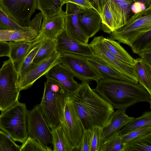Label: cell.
<instances>
[{
	"label": "cell",
	"mask_w": 151,
	"mask_h": 151,
	"mask_svg": "<svg viewBox=\"0 0 151 151\" xmlns=\"http://www.w3.org/2000/svg\"><path fill=\"white\" fill-rule=\"evenodd\" d=\"M70 97L84 130L102 127L114 111L111 106L86 82H82Z\"/></svg>",
	"instance_id": "obj_1"
},
{
	"label": "cell",
	"mask_w": 151,
	"mask_h": 151,
	"mask_svg": "<svg viewBox=\"0 0 151 151\" xmlns=\"http://www.w3.org/2000/svg\"><path fill=\"white\" fill-rule=\"evenodd\" d=\"M38 33V31L28 26L24 30H13L8 38V41H23L33 42Z\"/></svg>",
	"instance_id": "obj_31"
},
{
	"label": "cell",
	"mask_w": 151,
	"mask_h": 151,
	"mask_svg": "<svg viewBox=\"0 0 151 151\" xmlns=\"http://www.w3.org/2000/svg\"><path fill=\"white\" fill-rule=\"evenodd\" d=\"M63 6L62 0H37V9L40 10L43 18L60 13Z\"/></svg>",
	"instance_id": "obj_25"
},
{
	"label": "cell",
	"mask_w": 151,
	"mask_h": 151,
	"mask_svg": "<svg viewBox=\"0 0 151 151\" xmlns=\"http://www.w3.org/2000/svg\"><path fill=\"white\" fill-rule=\"evenodd\" d=\"M47 79L39 105L44 119L52 129L62 123L66 100L71 93L57 81Z\"/></svg>",
	"instance_id": "obj_3"
},
{
	"label": "cell",
	"mask_w": 151,
	"mask_h": 151,
	"mask_svg": "<svg viewBox=\"0 0 151 151\" xmlns=\"http://www.w3.org/2000/svg\"><path fill=\"white\" fill-rule=\"evenodd\" d=\"M33 42L23 41H9V58L18 72L23 61Z\"/></svg>",
	"instance_id": "obj_22"
},
{
	"label": "cell",
	"mask_w": 151,
	"mask_h": 151,
	"mask_svg": "<svg viewBox=\"0 0 151 151\" xmlns=\"http://www.w3.org/2000/svg\"><path fill=\"white\" fill-rule=\"evenodd\" d=\"M151 132V125H147L135 129L126 134L121 135L126 144L130 141Z\"/></svg>",
	"instance_id": "obj_36"
},
{
	"label": "cell",
	"mask_w": 151,
	"mask_h": 151,
	"mask_svg": "<svg viewBox=\"0 0 151 151\" xmlns=\"http://www.w3.org/2000/svg\"><path fill=\"white\" fill-rule=\"evenodd\" d=\"M62 123L70 141L75 148L79 150L84 130L70 95L66 100Z\"/></svg>",
	"instance_id": "obj_12"
},
{
	"label": "cell",
	"mask_w": 151,
	"mask_h": 151,
	"mask_svg": "<svg viewBox=\"0 0 151 151\" xmlns=\"http://www.w3.org/2000/svg\"><path fill=\"white\" fill-rule=\"evenodd\" d=\"M146 8L145 6L143 4L138 2H135L132 5L131 9L132 12L135 14L142 11Z\"/></svg>",
	"instance_id": "obj_42"
},
{
	"label": "cell",
	"mask_w": 151,
	"mask_h": 151,
	"mask_svg": "<svg viewBox=\"0 0 151 151\" xmlns=\"http://www.w3.org/2000/svg\"><path fill=\"white\" fill-rule=\"evenodd\" d=\"M130 47L134 53L139 55L145 50H151V30L136 38L132 43Z\"/></svg>",
	"instance_id": "obj_30"
},
{
	"label": "cell",
	"mask_w": 151,
	"mask_h": 151,
	"mask_svg": "<svg viewBox=\"0 0 151 151\" xmlns=\"http://www.w3.org/2000/svg\"><path fill=\"white\" fill-rule=\"evenodd\" d=\"M60 63L65 66L82 82H97L101 79L98 72L88 62L87 57L69 53L60 54Z\"/></svg>",
	"instance_id": "obj_8"
},
{
	"label": "cell",
	"mask_w": 151,
	"mask_h": 151,
	"mask_svg": "<svg viewBox=\"0 0 151 151\" xmlns=\"http://www.w3.org/2000/svg\"><path fill=\"white\" fill-rule=\"evenodd\" d=\"M0 69V110L4 111L18 101L20 91L17 87L18 73L9 58Z\"/></svg>",
	"instance_id": "obj_7"
},
{
	"label": "cell",
	"mask_w": 151,
	"mask_h": 151,
	"mask_svg": "<svg viewBox=\"0 0 151 151\" xmlns=\"http://www.w3.org/2000/svg\"><path fill=\"white\" fill-rule=\"evenodd\" d=\"M21 146L20 151H52L51 148L45 146L35 139L28 136L25 142Z\"/></svg>",
	"instance_id": "obj_34"
},
{
	"label": "cell",
	"mask_w": 151,
	"mask_h": 151,
	"mask_svg": "<svg viewBox=\"0 0 151 151\" xmlns=\"http://www.w3.org/2000/svg\"><path fill=\"white\" fill-rule=\"evenodd\" d=\"M135 2H138L144 4L146 8L151 6V0H135Z\"/></svg>",
	"instance_id": "obj_45"
},
{
	"label": "cell",
	"mask_w": 151,
	"mask_h": 151,
	"mask_svg": "<svg viewBox=\"0 0 151 151\" xmlns=\"http://www.w3.org/2000/svg\"><path fill=\"white\" fill-rule=\"evenodd\" d=\"M63 5L67 3H71L81 7L94 9L88 0H62Z\"/></svg>",
	"instance_id": "obj_40"
},
{
	"label": "cell",
	"mask_w": 151,
	"mask_h": 151,
	"mask_svg": "<svg viewBox=\"0 0 151 151\" xmlns=\"http://www.w3.org/2000/svg\"><path fill=\"white\" fill-rule=\"evenodd\" d=\"M51 129L54 151H72L75 148L65 130L62 123Z\"/></svg>",
	"instance_id": "obj_21"
},
{
	"label": "cell",
	"mask_w": 151,
	"mask_h": 151,
	"mask_svg": "<svg viewBox=\"0 0 151 151\" xmlns=\"http://www.w3.org/2000/svg\"><path fill=\"white\" fill-rule=\"evenodd\" d=\"M56 46V40H45L37 52L32 63H39L57 52Z\"/></svg>",
	"instance_id": "obj_28"
},
{
	"label": "cell",
	"mask_w": 151,
	"mask_h": 151,
	"mask_svg": "<svg viewBox=\"0 0 151 151\" xmlns=\"http://www.w3.org/2000/svg\"><path fill=\"white\" fill-rule=\"evenodd\" d=\"M126 109H118L114 111L107 122L102 127V137L104 143L116 135L121 129L134 119L126 114Z\"/></svg>",
	"instance_id": "obj_17"
},
{
	"label": "cell",
	"mask_w": 151,
	"mask_h": 151,
	"mask_svg": "<svg viewBox=\"0 0 151 151\" xmlns=\"http://www.w3.org/2000/svg\"><path fill=\"white\" fill-rule=\"evenodd\" d=\"M92 136V129L84 130L79 150L90 151Z\"/></svg>",
	"instance_id": "obj_38"
},
{
	"label": "cell",
	"mask_w": 151,
	"mask_h": 151,
	"mask_svg": "<svg viewBox=\"0 0 151 151\" xmlns=\"http://www.w3.org/2000/svg\"><path fill=\"white\" fill-rule=\"evenodd\" d=\"M88 62L99 73L101 79L110 78L136 83L133 80L122 74L99 58L94 56L87 57Z\"/></svg>",
	"instance_id": "obj_20"
},
{
	"label": "cell",
	"mask_w": 151,
	"mask_h": 151,
	"mask_svg": "<svg viewBox=\"0 0 151 151\" xmlns=\"http://www.w3.org/2000/svg\"><path fill=\"white\" fill-rule=\"evenodd\" d=\"M139 55L140 58L151 65V50H145Z\"/></svg>",
	"instance_id": "obj_43"
},
{
	"label": "cell",
	"mask_w": 151,
	"mask_h": 151,
	"mask_svg": "<svg viewBox=\"0 0 151 151\" xmlns=\"http://www.w3.org/2000/svg\"><path fill=\"white\" fill-rule=\"evenodd\" d=\"M102 19L101 29L110 33L125 24L131 17L135 0H88Z\"/></svg>",
	"instance_id": "obj_4"
},
{
	"label": "cell",
	"mask_w": 151,
	"mask_h": 151,
	"mask_svg": "<svg viewBox=\"0 0 151 151\" xmlns=\"http://www.w3.org/2000/svg\"><path fill=\"white\" fill-rule=\"evenodd\" d=\"M151 151V132L127 143L124 151Z\"/></svg>",
	"instance_id": "obj_26"
},
{
	"label": "cell",
	"mask_w": 151,
	"mask_h": 151,
	"mask_svg": "<svg viewBox=\"0 0 151 151\" xmlns=\"http://www.w3.org/2000/svg\"><path fill=\"white\" fill-rule=\"evenodd\" d=\"M27 109L18 101L0 114V129L14 141L23 143L28 137Z\"/></svg>",
	"instance_id": "obj_5"
},
{
	"label": "cell",
	"mask_w": 151,
	"mask_h": 151,
	"mask_svg": "<svg viewBox=\"0 0 151 151\" xmlns=\"http://www.w3.org/2000/svg\"><path fill=\"white\" fill-rule=\"evenodd\" d=\"M134 67L138 82L151 95V65L138 58L135 59Z\"/></svg>",
	"instance_id": "obj_23"
},
{
	"label": "cell",
	"mask_w": 151,
	"mask_h": 151,
	"mask_svg": "<svg viewBox=\"0 0 151 151\" xmlns=\"http://www.w3.org/2000/svg\"><path fill=\"white\" fill-rule=\"evenodd\" d=\"M13 30H0V40L8 41V37Z\"/></svg>",
	"instance_id": "obj_44"
},
{
	"label": "cell",
	"mask_w": 151,
	"mask_h": 151,
	"mask_svg": "<svg viewBox=\"0 0 151 151\" xmlns=\"http://www.w3.org/2000/svg\"><path fill=\"white\" fill-rule=\"evenodd\" d=\"M9 42L0 40V57H9Z\"/></svg>",
	"instance_id": "obj_41"
},
{
	"label": "cell",
	"mask_w": 151,
	"mask_h": 151,
	"mask_svg": "<svg viewBox=\"0 0 151 151\" xmlns=\"http://www.w3.org/2000/svg\"><path fill=\"white\" fill-rule=\"evenodd\" d=\"M93 136L90 151H101L104 142L102 137V127L92 129Z\"/></svg>",
	"instance_id": "obj_37"
},
{
	"label": "cell",
	"mask_w": 151,
	"mask_h": 151,
	"mask_svg": "<svg viewBox=\"0 0 151 151\" xmlns=\"http://www.w3.org/2000/svg\"><path fill=\"white\" fill-rule=\"evenodd\" d=\"M44 40L34 41L25 57L18 71V80L24 75L33 60Z\"/></svg>",
	"instance_id": "obj_29"
},
{
	"label": "cell",
	"mask_w": 151,
	"mask_h": 151,
	"mask_svg": "<svg viewBox=\"0 0 151 151\" xmlns=\"http://www.w3.org/2000/svg\"><path fill=\"white\" fill-rule=\"evenodd\" d=\"M27 116L28 136L45 146L52 144L51 130L43 117L39 104L27 110Z\"/></svg>",
	"instance_id": "obj_11"
},
{
	"label": "cell",
	"mask_w": 151,
	"mask_h": 151,
	"mask_svg": "<svg viewBox=\"0 0 151 151\" xmlns=\"http://www.w3.org/2000/svg\"><path fill=\"white\" fill-rule=\"evenodd\" d=\"M151 125V111H145L141 116L128 123L119 132L120 135L126 134L132 131L147 125Z\"/></svg>",
	"instance_id": "obj_27"
},
{
	"label": "cell",
	"mask_w": 151,
	"mask_h": 151,
	"mask_svg": "<svg viewBox=\"0 0 151 151\" xmlns=\"http://www.w3.org/2000/svg\"><path fill=\"white\" fill-rule=\"evenodd\" d=\"M56 40V49L59 53H69L88 57L93 56L88 44L81 43L70 37L65 30L58 37Z\"/></svg>",
	"instance_id": "obj_16"
},
{
	"label": "cell",
	"mask_w": 151,
	"mask_h": 151,
	"mask_svg": "<svg viewBox=\"0 0 151 151\" xmlns=\"http://www.w3.org/2000/svg\"><path fill=\"white\" fill-rule=\"evenodd\" d=\"M126 145L118 132L104 143L101 151H124Z\"/></svg>",
	"instance_id": "obj_33"
},
{
	"label": "cell",
	"mask_w": 151,
	"mask_h": 151,
	"mask_svg": "<svg viewBox=\"0 0 151 151\" xmlns=\"http://www.w3.org/2000/svg\"><path fill=\"white\" fill-rule=\"evenodd\" d=\"M78 19L81 29L89 38L93 37L102 26L100 15L92 9L83 8L78 14Z\"/></svg>",
	"instance_id": "obj_18"
},
{
	"label": "cell",
	"mask_w": 151,
	"mask_h": 151,
	"mask_svg": "<svg viewBox=\"0 0 151 151\" xmlns=\"http://www.w3.org/2000/svg\"><path fill=\"white\" fill-rule=\"evenodd\" d=\"M28 27L19 25L8 16L0 6V30H24Z\"/></svg>",
	"instance_id": "obj_32"
},
{
	"label": "cell",
	"mask_w": 151,
	"mask_h": 151,
	"mask_svg": "<svg viewBox=\"0 0 151 151\" xmlns=\"http://www.w3.org/2000/svg\"><path fill=\"white\" fill-rule=\"evenodd\" d=\"M0 6L10 18L24 27L37 9V0H0Z\"/></svg>",
	"instance_id": "obj_10"
},
{
	"label": "cell",
	"mask_w": 151,
	"mask_h": 151,
	"mask_svg": "<svg viewBox=\"0 0 151 151\" xmlns=\"http://www.w3.org/2000/svg\"><path fill=\"white\" fill-rule=\"evenodd\" d=\"M14 141L6 133L0 130V151H20L21 146Z\"/></svg>",
	"instance_id": "obj_35"
},
{
	"label": "cell",
	"mask_w": 151,
	"mask_h": 151,
	"mask_svg": "<svg viewBox=\"0 0 151 151\" xmlns=\"http://www.w3.org/2000/svg\"><path fill=\"white\" fill-rule=\"evenodd\" d=\"M103 35L95 37L89 44L93 56L101 59L122 74L138 83L134 65L124 63L120 61L108 49L104 41Z\"/></svg>",
	"instance_id": "obj_9"
},
{
	"label": "cell",
	"mask_w": 151,
	"mask_h": 151,
	"mask_svg": "<svg viewBox=\"0 0 151 151\" xmlns=\"http://www.w3.org/2000/svg\"><path fill=\"white\" fill-rule=\"evenodd\" d=\"M151 30V6L134 14L124 25L111 32L110 37L130 47L132 42L143 33Z\"/></svg>",
	"instance_id": "obj_6"
},
{
	"label": "cell",
	"mask_w": 151,
	"mask_h": 151,
	"mask_svg": "<svg viewBox=\"0 0 151 151\" xmlns=\"http://www.w3.org/2000/svg\"><path fill=\"white\" fill-rule=\"evenodd\" d=\"M104 42L110 51L122 62L134 65L135 59L119 43L111 37H104Z\"/></svg>",
	"instance_id": "obj_24"
},
{
	"label": "cell",
	"mask_w": 151,
	"mask_h": 151,
	"mask_svg": "<svg viewBox=\"0 0 151 151\" xmlns=\"http://www.w3.org/2000/svg\"><path fill=\"white\" fill-rule=\"evenodd\" d=\"M42 17V13H38L35 15L34 18L32 20H30L28 26L39 32L41 28Z\"/></svg>",
	"instance_id": "obj_39"
},
{
	"label": "cell",
	"mask_w": 151,
	"mask_h": 151,
	"mask_svg": "<svg viewBox=\"0 0 151 151\" xmlns=\"http://www.w3.org/2000/svg\"><path fill=\"white\" fill-rule=\"evenodd\" d=\"M93 90L114 109H127L140 102L149 103L151 95L139 83L106 78L97 82Z\"/></svg>",
	"instance_id": "obj_2"
},
{
	"label": "cell",
	"mask_w": 151,
	"mask_h": 151,
	"mask_svg": "<svg viewBox=\"0 0 151 151\" xmlns=\"http://www.w3.org/2000/svg\"><path fill=\"white\" fill-rule=\"evenodd\" d=\"M60 54L57 52L37 63H32L23 76L18 81L17 86L19 91L30 88L39 78L45 74L53 66L60 63Z\"/></svg>",
	"instance_id": "obj_13"
},
{
	"label": "cell",
	"mask_w": 151,
	"mask_h": 151,
	"mask_svg": "<svg viewBox=\"0 0 151 151\" xmlns=\"http://www.w3.org/2000/svg\"><path fill=\"white\" fill-rule=\"evenodd\" d=\"M65 12L62 10L57 14L43 18L38 35L34 41L56 40L65 30Z\"/></svg>",
	"instance_id": "obj_15"
},
{
	"label": "cell",
	"mask_w": 151,
	"mask_h": 151,
	"mask_svg": "<svg viewBox=\"0 0 151 151\" xmlns=\"http://www.w3.org/2000/svg\"><path fill=\"white\" fill-rule=\"evenodd\" d=\"M47 79L53 80L61 84L67 91L72 93L79 85L74 79L73 75L60 63L52 67L45 75Z\"/></svg>",
	"instance_id": "obj_19"
},
{
	"label": "cell",
	"mask_w": 151,
	"mask_h": 151,
	"mask_svg": "<svg viewBox=\"0 0 151 151\" xmlns=\"http://www.w3.org/2000/svg\"><path fill=\"white\" fill-rule=\"evenodd\" d=\"M83 8L71 3L66 4L65 31L70 37L81 43L87 44L89 38L82 31L78 22V15Z\"/></svg>",
	"instance_id": "obj_14"
}]
</instances>
